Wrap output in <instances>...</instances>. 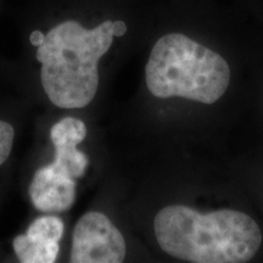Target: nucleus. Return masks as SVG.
<instances>
[{
  "label": "nucleus",
  "instance_id": "39448f33",
  "mask_svg": "<svg viewBox=\"0 0 263 263\" xmlns=\"http://www.w3.org/2000/svg\"><path fill=\"white\" fill-rule=\"evenodd\" d=\"M64 222L59 217H38L24 235L16 236L14 250L22 263H54L60 251Z\"/></svg>",
  "mask_w": 263,
  "mask_h": 263
},
{
  "label": "nucleus",
  "instance_id": "7ed1b4c3",
  "mask_svg": "<svg viewBox=\"0 0 263 263\" xmlns=\"http://www.w3.org/2000/svg\"><path fill=\"white\" fill-rule=\"evenodd\" d=\"M232 72L221 54L183 33H168L153 47L145 66L154 97H178L211 105L226 94Z\"/></svg>",
  "mask_w": 263,
  "mask_h": 263
},
{
  "label": "nucleus",
  "instance_id": "20e7f679",
  "mask_svg": "<svg viewBox=\"0 0 263 263\" xmlns=\"http://www.w3.org/2000/svg\"><path fill=\"white\" fill-rule=\"evenodd\" d=\"M122 233L101 212H87L74 227L72 263H121L126 258Z\"/></svg>",
  "mask_w": 263,
  "mask_h": 263
},
{
  "label": "nucleus",
  "instance_id": "423d86ee",
  "mask_svg": "<svg viewBox=\"0 0 263 263\" xmlns=\"http://www.w3.org/2000/svg\"><path fill=\"white\" fill-rule=\"evenodd\" d=\"M87 137V127L83 121L66 117L52 126L50 138L55 146V160L50 166L70 178H80L87 171L89 159L77 149V145Z\"/></svg>",
  "mask_w": 263,
  "mask_h": 263
},
{
  "label": "nucleus",
  "instance_id": "0eeeda50",
  "mask_svg": "<svg viewBox=\"0 0 263 263\" xmlns=\"http://www.w3.org/2000/svg\"><path fill=\"white\" fill-rule=\"evenodd\" d=\"M28 193L39 211L64 212L76 200V182L47 164L34 173Z\"/></svg>",
  "mask_w": 263,
  "mask_h": 263
},
{
  "label": "nucleus",
  "instance_id": "f03ea898",
  "mask_svg": "<svg viewBox=\"0 0 263 263\" xmlns=\"http://www.w3.org/2000/svg\"><path fill=\"white\" fill-rule=\"evenodd\" d=\"M114 21L87 29L65 21L45 34L37 50L41 80L49 100L60 108H82L97 94L98 62L112 45Z\"/></svg>",
  "mask_w": 263,
  "mask_h": 263
},
{
  "label": "nucleus",
  "instance_id": "6e6552de",
  "mask_svg": "<svg viewBox=\"0 0 263 263\" xmlns=\"http://www.w3.org/2000/svg\"><path fill=\"white\" fill-rule=\"evenodd\" d=\"M15 130L11 124L0 121V166L8 160L14 144Z\"/></svg>",
  "mask_w": 263,
  "mask_h": 263
},
{
  "label": "nucleus",
  "instance_id": "f257e3e1",
  "mask_svg": "<svg viewBox=\"0 0 263 263\" xmlns=\"http://www.w3.org/2000/svg\"><path fill=\"white\" fill-rule=\"evenodd\" d=\"M160 248L193 263H244L262 245V232L252 217L238 210L200 213L192 207H163L154 219Z\"/></svg>",
  "mask_w": 263,
  "mask_h": 263
},
{
  "label": "nucleus",
  "instance_id": "9d476101",
  "mask_svg": "<svg viewBox=\"0 0 263 263\" xmlns=\"http://www.w3.org/2000/svg\"><path fill=\"white\" fill-rule=\"evenodd\" d=\"M114 32L116 37H122L127 32V26L123 21H114Z\"/></svg>",
  "mask_w": 263,
  "mask_h": 263
},
{
  "label": "nucleus",
  "instance_id": "1a4fd4ad",
  "mask_svg": "<svg viewBox=\"0 0 263 263\" xmlns=\"http://www.w3.org/2000/svg\"><path fill=\"white\" fill-rule=\"evenodd\" d=\"M45 39V34H43L41 31H34L31 34V37H29V41H31L32 45H34V47H39V45L43 44V42H44Z\"/></svg>",
  "mask_w": 263,
  "mask_h": 263
}]
</instances>
